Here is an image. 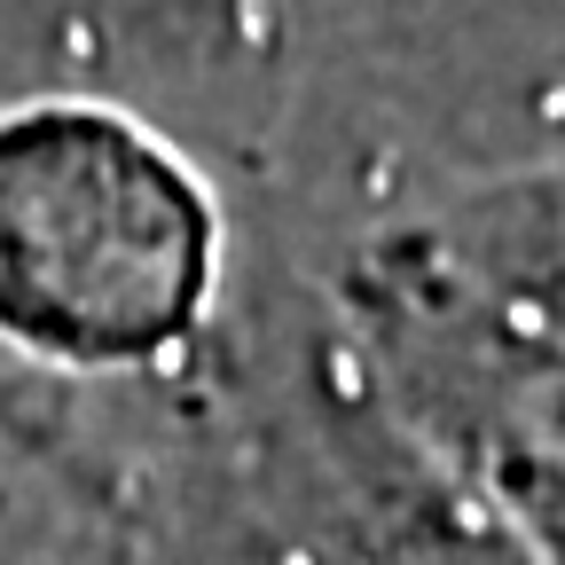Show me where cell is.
<instances>
[{"label": "cell", "instance_id": "1", "mask_svg": "<svg viewBox=\"0 0 565 565\" xmlns=\"http://www.w3.org/2000/svg\"><path fill=\"white\" fill-rule=\"evenodd\" d=\"M196 204L110 126H24L0 141V315L118 353L181 322L196 291Z\"/></svg>", "mask_w": 565, "mask_h": 565}]
</instances>
